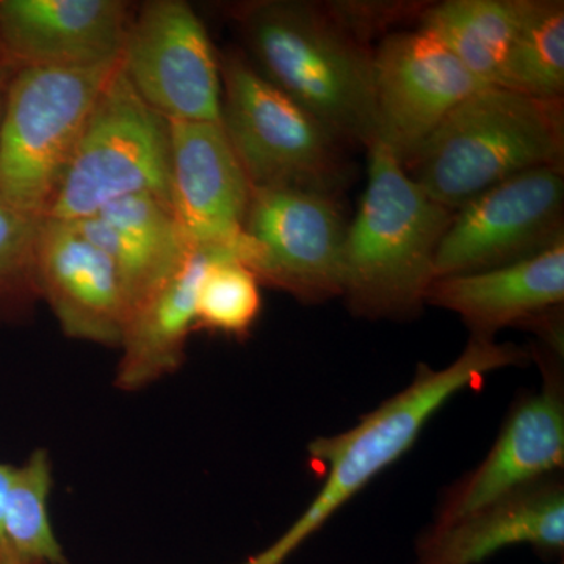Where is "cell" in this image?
<instances>
[{"label": "cell", "instance_id": "6da1fadb", "mask_svg": "<svg viewBox=\"0 0 564 564\" xmlns=\"http://www.w3.org/2000/svg\"><path fill=\"white\" fill-rule=\"evenodd\" d=\"M530 359L529 348L470 336L462 355L444 369L419 364L406 388L362 415L350 430L311 441V458L328 467L321 491L273 544L242 564L288 562L356 494L408 454L426 423L455 395L484 383L496 370L525 366Z\"/></svg>", "mask_w": 564, "mask_h": 564}, {"label": "cell", "instance_id": "7a4b0ae2", "mask_svg": "<svg viewBox=\"0 0 564 564\" xmlns=\"http://www.w3.org/2000/svg\"><path fill=\"white\" fill-rule=\"evenodd\" d=\"M251 63L334 139H377L373 54L323 3L254 0L232 9Z\"/></svg>", "mask_w": 564, "mask_h": 564}, {"label": "cell", "instance_id": "3957f363", "mask_svg": "<svg viewBox=\"0 0 564 564\" xmlns=\"http://www.w3.org/2000/svg\"><path fill=\"white\" fill-rule=\"evenodd\" d=\"M369 181L343 247V296L359 317L421 313L434 259L455 212L433 202L388 148H369Z\"/></svg>", "mask_w": 564, "mask_h": 564}, {"label": "cell", "instance_id": "277c9868", "mask_svg": "<svg viewBox=\"0 0 564 564\" xmlns=\"http://www.w3.org/2000/svg\"><path fill=\"white\" fill-rule=\"evenodd\" d=\"M563 162V99L485 87L458 104L403 169L433 202L456 212L518 174Z\"/></svg>", "mask_w": 564, "mask_h": 564}, {"label": "cell", "instance_id": "5b68a950", "mask_svg": "<svg viewBox=\"0 0 564 564\" xmlns=\"http://www.w3.org/2000/svg\"><path fill=\"white\" fill-rule=\"evenodd\" d=\"M120 61L18 66L0 117V195L44 218L99 96Z\"/></svg>", "mask_w": 564, "mask_h": 564}, {"label": "cell", "instance_id": "8992f818", "mask_svg": "<svg viewBox=\"0 0 564 564\" xmlns=\"http://www.w3.org/2000/svg\"><path fill=\"white\" fill-rule=\"evenodd\" d=\"M221 126L252 188L289 187L336 196L350 176L344 144L252 66L218 55Z\"/></svg>", "mask_w": 564, "mask_h": 564}, {"label": "cell", "instance_id": "52a82bcc", "mask_svg": "<svg viewBox=\"0 0 564 564\" xmlns=\"http://www.w3.org/2000/svg\"><path fill=\"white\" fill-rule=\"evenodd\" d=\"M170 199V122L133 90L120 65L99 96L44 218L79 221L110 204Z\"/></svg>", "mask_w": 564, "mask_h": 564}, {"label": "cell", "instance_id": "ba28073f", "mask_svg": "<svg viewBox=\"0 0 564 564\" xmlns=\"http://www.w3.org/2000/svg\"><path fill=\"white\" fill-rule=\"evenodd\" d=\"M347 232L334 196L302 188H252L237 261L259 284L303 303L343 296Z\"/></svg>", "mask_w": 564, "mask_h": 564}, {"label": "cell", "instance_id": "9c48e42d", "mask_svg": "<svg viewBox=\"0 0 564 564\" xmlns=\"http://www.w3.org/2000/svg\"><path fill=\"white\" fill-rule=\"evenodd\" d=\"M120 68L166 121L221 122L220 61L184 0H151L132 14Z\"/></svg>", "mask_w": 564, "mask_h": 564}, {"label": "cell", "instance_id": "30bf717a", "mask_svg": "<svg viewBox=\"0 0 564 564\" xmlns=\"http://www.w3.org/2000/svg\"><path fill=\"white\" fill-rule=\"evenodd\" d=\"M562 240L563 169L530 170L455 212L437 248L434 280L524 261Z\"/></svg>", "mask_w": 564, "mask_h": 564}, {"label": "cell", "instance_id": "8fae6325", "mask_svg": "<svg viewBox=\"0 0 564 564\" xmlns=\"http://www.w3.org/2000/svg\"><path fill=\"white\" fill-rule=\"evenodd\" d=\"M543 384L518 397L484 462L448 486L430 527H444L488 507L564 466L563 351L541 344L529 350Z\"/></svg>", "mask_w": 564, "mask_h": 564}, {"label": "cell", "instance_id": "7c38bea8", "mask_svg": "<svg viewBox=\"0 0 564 564\" xmlns=\"http://www.w3.org/2000/svg\"><path fill=\"white\" fill-rule=\"evenodd\" d=\"M377 139L403 163L464 99L486 85L422 31L391 33L373 52Z\"/></svg>", "mask_w": 564, "mask_h": 564}, {"label": "cell", "instance_id": "4fadbf2b", "mask_svg": "<svg viewBox=\"0 0 564 564\" xmlns=\"http://www.w3.org/2000/svg\"><path fill=\"white\" fill-rule=\"evenodd\" d=\"M169 122L174 217L195 250L236 258L251 199L247 173L221 122Z\"/></svg>", "mask_w": 564, "mask_h": 564}, {"label": "cell", "instance_id": "5bb4252c", "mask_svg": "<svg viewBox=\"0 0 564 564\" xmlns=\"http://www.w3.org/2000/svg\"><path fill=\"white\" fill-rule=\"evenodd\" d=\"M36 284L70 339L120 348L128 299L113 261L70 221L43 218L36 242Z\"/></svg>", "mask_w": 564, "mask_h": 564}, {"label": "cell", "instance_id": "9a60e30c", "mask_svg": "<svg viewBox=\"0 0 564 564\" xmlns=\"http://www.w3.org/2000/svg\"><path fill=\"white\" fill-rule=\"evenodd\" d=\"M132 14L124 0H0V47L18 66L117 62Z\"/></svg>", "mask_w": 564, "mask_h": 564}, {"label": "cell", "instance_id": "2e32d148", "mask_svg": "<svg viewBox=\"0 0 564 564\" xmlns=\"http://www.w3.org/2000/svg\"><path fill=\"white\" fill-rule=\"evenodd\" d=\"M529 545L541 558L564 554L562 473L527 485L444 527H426L413 564H478L511 545Z\"/></svg>", "mask_w": 564, "mask_h": 564}, {"label": "cell", "instance_id": "e0dca14e", "mask_svg": "<svg viewBox=\"0 0 564 564\" xmlns=\"http://www.w3.org/2000/svg\"><path fill=\"white\" fill-rule=\"evenodd\" d=\"M564 302V240L524 259L434 280L425 303L462 317L470 336L496 339L508 326H529Z\"/></svg>", "mask_w": 564, "mask_h": 564}, {"label": "cell", "instance_id": "ac0fdd59", "mask_svg": "<svg viewBox=\"0 0 564 564\" xmlns=\"http://www.w3.org/2000/svg\"><path fill=\"white\" fill-rule=\"evenodd\" d=\"M70 223L113 261L131 314L195 251L172 207L150 195L121 199Z\"/></svg>", "mask_w": 564, "mask_h": 564}, {"label": "cell", "instance_id": "d6986e66", "mask_svg": "<svg viewBox=\"0 0 564 564\" xmlns=\"http://www.w3.org/2000/svg\"><path fill=\"white\" fill-rule=\"evenodd\" d=\"M223 254L226 252L193 251L187 262L133 311L120 345L121 361L115 375L118 389L141 391L181 369L188 336L195 332L199 282L209 263Z\"/></svg>", "mask_w": 564, "mask_h": 564}, {"label": "cell", "instance_id": "ffe728a7", "mask_svg": "<svg viewBox=\"0 0 564 564\" xmlns=\"http://www.w3.org/2000/svg\"><path fill=\"white\" fill-rule=\"evenodd\" d=\"M521 17V0H447L421 11V29L486 85L497 87Z\"/></svg>", "mask_w": 564, "mask_h": 564}, {"label": "cell", "instance_id": "44dd1931", "mask_svg": "<svg viewBox=\"0 0 564 564\" xmlns=\"http://www.w3.org/2000/svg\"><path fill=\"white\" fill-rule=\"evenodd\" d=\"M497 87L541 99H563L564 3L521 0V17Z\"/></svg>", "mask_w": 564, "mask_h": 564}, {"label": "cell", "instance_id": "7402d4cb", "mask_svg": "<svg viewBox=\"0 0 564 564\" xmlns=\"http://www.w3.org/2000/svg\"><path fill=\"white\" fill-rule=\"evenodd\" d=\"M54 486L46 448H36L28 462L14 467L2 516V540L20 558L39 564H69L50 519Z\"/></svg>", "mask_w": 564, "mask_h": 564}, {"label": "cell", "instance_id": "603a6c76", "mask_svg": "<svg viewBox=\"0 0 564 564\" xmlns=\"http://www.w3.org/2000/svg\"><path fill=\"white\" fill-rule=\"evenodd\" d=\"M261 310V284L254 274L232 256H218L199 282L195 332L206 329L243 339L250 334Z\"/></svg>", "mask_w": 564, "mask_h": 564}, {"label": "cell", "instance_id": "cb8c5ba5", "mask_svg": "<svg viewBox=\"0 0 564 564\" xmlns=\"http://www.w3.org/2000/svg\"><path fill=\"white\" fill-rule=\"evenodd\" d=\"M43 218L0 195V317H17L40 300L36 242Z\"/></svg>", "mask_w": 564, "mask_h": 564}, {"label": "cell", "instance_id": "d4e9b609", "mask_svg": "<svg viewBox=\"0 0 564 564\" xmlns=\"http://www.w3.org/2000/svg\"><path fill=\"white\" fill-rule=\"evenodd\" d=\"M323 7L362 44L410 11L423 9L419 3L413 7L408 2H332L323 3Z\"/></svg>", "mask_w": 564, "mask_h": 564}, {"label": "cell", "instance_id": "484cf974", "mask_svg": "<svg viewBox=\"0 0 564 564\" xmlns=\"http://www.w3.org/2000/svg\"><path fill=\"white\" fill-rule=\"evenodd\" d=\"M14 466L0 463V540H2V516L3 503H6L7 492H9L11 478H13Z\"/></svg>", "mask_w": 564, "mask_h": 564}, {"label": "cell", "instance_id": "4316f807", "mask_svg": "<svg viewBox=\"0 0 564 564\" xmlns=\"http://www.w3.org/2000/svg\"><path fill=\"white\" fill-rule=\"evenodd\" d=\"M18 65L9 61V58H3L0 61V117H2L3 101H6V93L7 88H9V84L13 74L17 73Z\"/></svg>", "mask_w": 564, "mask_h": 564}, {"label": "cell", "instance_id": "83f0119b", "mask_svg": "<svg viewBox=\"0 0 564 564\" xmlns=\"http://www.w3.org/2000/svg\"><path fill=\"white\" fill-rule=\"evenodd\" d=\"M0 564H39L20 558L6 543H0Z\"/></svg>", "mask_w": 564, "mask_h": 564}, {"label": "cell", "instance_id": "f1b7e54d", "mask_svg": "<svg viewBox=\"0 0 564 564\" xmlns=\"http://www.w3.org/2000/svg\"><path fill=\"white\" fill-rule=\"evenodd\" d=\"M3 58H7L6 55H3L2 47H0V61H3Z\"/></svg>", "mask_w": 564, "mask_h": 564}]
</instances>
